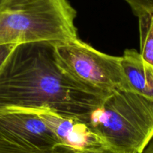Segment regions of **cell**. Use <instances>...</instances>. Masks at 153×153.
Listing matches in <instances>:
<instances>
[{"instance_id": "obj_8", "label": "cell", "mask_w": 153, "mask_h": 153, "mask_svg": "<svg viewBox=\"0 0 153 153\" xmlns=\"http://www.w3.org/2000/svg\"><path fill=\"white\" fill-rule=\"evenodd\" d=\"M0 153H119L108 147L88 149L83 151H70L62 147L52 149H38L26 146L14 144L0 140Z\"/></svg>"}, {"instance_id": "obj_1", "label": "cell", "mask_w": 153, "mask_h": 153, "mask_svg": "<svg viewBox=\"0 0 153 153\" xmlns=\"http://www.w3.org/2000/svg\"><path fill=\"white\" fill-rule=\"evenodd\" d=\"M56 43L15 46L0 68V112L47 110L88 124L110 93L74 76L60 61Z\"/></svg>"}, {"instance_id": "obj_2", "label": "cell", "mask_w": 153, "mask_h": 153, "mask_svg": "<svg viewBox=\"0 0 153 153\" xmlns=\"http://www.w3.org/2000/svg\"><path fill=\"white\" fill-rule=\"evenodd\" d=\"M88 125L110 149L142 153L153 140V100L130 89L113 91L92 113Z\"/></svg>"}, {"instance_id": "obj_3", "label": "cell", "mask_w": 153, "mask_h": 153, "mask_svg": "<svg viewBox=\"0 0 153 153\" xmlns=\"http://www.w3.org/2000/svg\"><path fill=\"white\" fill-rule=\"evenodd\" d=\"M76 16L68 0H4L0 9V45L74 40Z\"/></svg>"}, {"instance_id": "obj_7", "label": "cell", "mask_w": 153, "mask_h": 153, "mask_svg": "<svg viewBox=\"0 0 153 153\" xmlns=\"http://www.w3.org/2000/svg\"><path fill=\"white\" fill-rule=\"evenodd\" d=\"M121 58L130 89L153 100V65L134 49H126Z\"/></svg>"}, {"instance_id": "obj_12", "label": "cell", "mask_w": 153, "mask_h": 153, "mask_svg": "<svg viewBox=\"0 0 153 153\" xmlns=\"http://www.w3.org/2000/svg\"><path fill=\"white\" fill-rule=\"evenodd\" d=\"M142 153H153V140L147 145Z\"/></svg>"}, {"instance_id": "obj_6", "label": "cell", "mask_w": 153, "mask_h": 153, "mask_svg": "<svg viewBox=\"0 0 153 153\" xmlns=\"http://www.w3.org/2000/svg\"><path fill=\"white\" fill-rule=\"evenodd\" d=\"M53 132L62 148L70 151L107 147L88 123L47 110L32 111Z\"/></svg>"}, {"instance_id": "obj_5", "label": "cell", "mask_w": 153, "mask_h": 153, "mask_svg": "<svg viewBox=\"0 0 153 153\" xmlns=\"http://www.w3.org/2000/svg\"><path fill=\"white\" fill-rule=\"evenodd\" d=\"M0 140L38 149L62 147L50 128L32 111L0 112Z\"/></svg>"}, {"instance_id": "obj_4", "label": "cell", "mask_w": 153, "mask_h": 153, "mask_svg": "<svg viewBox=\"0 0 153 153\" xmlns=\"http://www.w3.org/2000/svg\"><path fill=\"white\" fill-rule=\"evenodd\" d=\"M56 46L60 61L76 79L107 93L130 89L121 57L103 53L79 38L57 42Z\"/></svg>"}, {"instance_id": "obj_11", "label": "cell", "mask_w": 153, "mask_h": 153, "mask_svg": "<svg viewBox=\"0 0 153 153\" xmlns=\"http://www.w3.org/2000/svg\"><path fill=\"white\" fill-rule=\"evenodd\" d=\"M16 45L17 44H14V43L0 45V68Z\"/></svg>"}, {"instance_id": "obj_13", "label": "cell", "mask_w": 153, "mask_h": 153, "mask_svg": "<svg viewBox=\"0 0 153 153\" xmlns=\"http://www.w3.org/2000/svg\"><path fill=\"white\" fill-rule=\"evenodd\" d=\"M4 2V0H0V9H1V7H2Z\"/></svg>"}, {"instance_id": "obj_10", "label": "cell", "mask_w": 153, "mask_h": 153, "mask_svg": "<svg viewBox=\"0 0 153 153\" xmlns=\"http://www.w3.org/2000/svg\"><path fill=\"white\" fill-rule=\"evenodd\" d=\"M137 16L153 13V0H124Z\"/></svg>"}, {"instance_id": "obj_9", "label": "cell", "mask_w": 153, "mask_h": 153, "mask_svg": "<svg viewBox=\"0 0 153 153\" xmlns=\"http://www.w3.org/2000/svg\"><path fill=\"white\" fill-rule=\"evenodd\" d=\"M139 18L140 55L146 62L153 65V13Z\"/></svg>"}]
</instances>
